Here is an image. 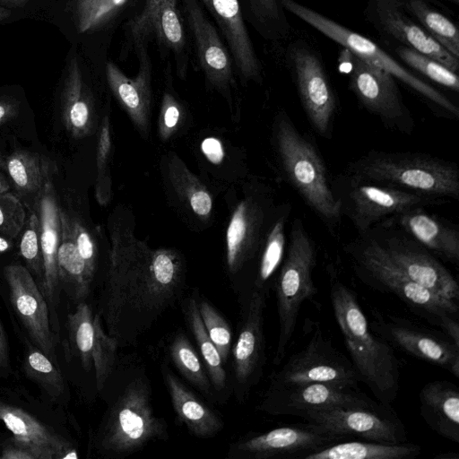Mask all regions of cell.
Listing matches in <instances>:
<instances>
[{"label": "cell", "instance_id": "7dc6e473", "mask_svg": "<svg viewBox=\"0 0 459 459\" xmlns=\"http://www.w3.org/2000/svg\"><path fill=\"white\" fill-rule=\"evenodd\" d=\"M26 213L21 201L11 193L0 194V232L13 238L24 227Z\"/></svg>", "mask_w": 459, "mask_h": 459}, {"label": "cell", "instance_id": "b9f144b4", "mask_svg": "<svg viewBox=\"0 0 459 459\" xmlns=\"http://www.w3.org/2000/svg\"><path fill=\"white\" fill-rule=\"evenodd\" d=\"M26 376L40 386L51 398L56 399L65 391L61 372L47 355L37 347L30 348L23 360Z\"/></svg>", "mask_w": 459, "mask_h": 459}, {"label": "cell", "instance_id": "7a4b0ae2", "mask_svg": "<svg viewBox=\"0 0 459 459\" xmlns=\"http://www.w3.org/2000/svg\"><path fill=\"white\" fill-rule=\"evenodd\" d=\"M330 301L351 362L377 402L391 404L399 391V362L394 348L374 330L355 292L338 280L332 281Z\"/></svg>", "mask_w": 459, "mask_h": 459}, {"label": "cell", "instance_id": "f1b7e54d", "mask_svg": "<svg viewBox=\"0 0 459 459\" xmlns=\"http://www.w3.org/2000/svg\"><path fill=\"white\" fill-rule=\"evenodd\" d=\"M418 207L392 217L404 233L436 256L453 264L459 262L457 229Z\"/></svg>", "mask_w": 459, "mask_h": 459}, {"label": "cell", "instance_id": "9f6ffc18", "mask_svg": "<svg viewBox=\"0 0 459 459\" xmlns=\"http://www.w3.org/2000/svg\"><path fill=\"white\" fill-rule=\"evenodd\" d=\"M10 368L8 336L0 319V372Z\"/></svg>", "mask_w": 459, "mask_h": 459}, {"label": "cell", "instance_id": "ffe728a7", "mask_svg": "<svg viewBox=\"0 0 459 459\" xmlns=\"http://www.w3.org/2000/svg\"><path fill=\"white\" fill-rule=\"evenodd\" d=\"M266 295L267 291L256 288L251 291L233 348V377L239 401L247 398L263 373L265 362L264 313Z\"/></svg>", "mask_w": 459, "mask_h": 459}, {"label": "cell", "instance_id": "4316f807", "mask_svg": "<svg viewBox=\"0 0 459 459\" xmlns=\"http://www.w3.org/2000/svg\"><path fill=\"white\" fill-rule=\"evenodd\" d=\"M0 421L13 438L28 446L38 459H76L72 445L26 411L0 400Z\"/></svg>", "mask_w": 459, "mask_h": 459}, {"label": "cell", "instance_id": "f907efd6", "mask_svg": "<svg viewBox=\"0 0 459 459\" xmlns=\"http://www.w3.org/2000/svg\"><path fill=\"white\" fill-rule=\"evenodd\" d=\"M126 0H99L91 10L81 32H85L105 24L124 5Z\"/></svg>", "mask_w": 459, "mask_h": 459}, {"label": "cell", "instance_id": "7bdbcfd3", "mask_svg": "<svg viewBox=\"0 0 459 459\" xmlns=\"http://www.w3.org/2000/svg\"><path fill=\"white\" fill-rule=\"evenodd\" d=\"M394 50L396 56L411 69L420 73L432 82L458 92L459 78L457 73L453 72L440 62L411 48L394 45Z\"/></svg>", "mask_w": 459, "mask_h": 459}, {"label": "cell", "instance_id": "db71d44e", "mask_svg": "<svg viewBox=\"0 0 459 459\" xmlns=\"http://www.w3.org/2000/svg\"><path fill=\"white\" fill-rule=\"evenodd\" d=\"M20 103L10 97H0V126L13 119L19 113Z\"/></svg>", "mask_w": 459, "mask_h": 459}, {"label": "cell", "instance_id": "60d3db41", "mask_svg": "<svg viewBox=\"0 0 459 459\" xmlns=\"http://www.w3.org/2000/svg\"><path fill=\"white\" fill-rule=\"evenodd\" d=\"M290 212V207L277 217L271 227L265 239L262 253L255 288L266 290V284L280 268L286 251L285 224Z\"/></svg>", "mask_w": 459, "mask_h": 459}, {"label": "cell", "instance_id": "e575fe53", "mask_svg": "<svg viewBox=\"0 0 459 459\" xmlns=\"http://www.w3.org/2000/svg\"><path fill=\"white\" fill-rule=\"evenodd\" d=\"M404 7L439 45L459 58V29L436 0H403Z\"/></svg>", "mask_w": 459, "mask_h": 459}, {"label": "cell", "instance_id": "816d5d0a", "mask_svg": "<svg viewBox=\"0 0 459 459\" xmlns=\"http://www.w3.org/2000/svg\"><path fill=\"white\" fill-rule=\"evenodd\" d=\"M1 459H38L36 454L28 446L12 438L3 446Z\"/></svg>", "mask_w": 459, "mask_h": 459}, {"label": "cell", "instance_id": "be15d7a7", "mask_svg": "<svg viewBox=\"0 0 459 459\" xmlns=\"http://www.w3.org/2000/svg\"><path fill=\"white\" fill-rule=\"evenodd\" d=\"M455 4H459V0H448Z\"/></svg>", "mask_w": 459, "mask_h": 459}, {"label": "cell", "instance_id": "83f0119b", "mask_svg": "<svg viewBox=\"0 0 459 459\" xmlns=\"http://www.w3.org/2000/svg\"><path fill=\"white\" fill-rule=\"evenodd\" d=\"M265 219L264 205L249 196L238 204L226 231V264L235 274L254 255L257 249Z\"/></svg>", "mask_w": 459, "mask_h": 459}, {"label": "cell", "instance_id": "4dcf8cb0", "mask_svg": "<svg viewBox=\"0 0 459 459\" xmlns=\"http://www.w3.org/2000/svg\"><path fill=\"white\" fill-rule=\"evenodd\" d=\"M420 412L426 424L442 437L459 443V389L448 380H434L419 394Z\"/></svg>", "mask_w": 459, "mask_h": 459}, {"label": "cell", "instance_id": "5bb4252c", "mask_svg": "<svg viewBox=\"0 0 459 459\" xmlns=\"http://www.w3.org/2000/svg\"><path fill=\"white\" fill-rule=\"evenodd\" d=\"M348 55L349 88L359 104L386 126L403 134H411L414 121L403 100L394 76L367 64L349 51Z\"/></svg>", "mask_w": 459, "mask_h": 459}, {"label": "cell", "instance_id": "cb8c5ba5", "mask_svg": "<svg viewBox=\"0 0 459 459\" xmlns=\"http://www.w3.org/2000/svg\"><path fill=\"white\" fill-rule=\"evenodd\" d=\"M210 13L225 39L244 82L262 80V66L246 27L238 0H198Z\"/></svg>", "mask_w": 459, "mask_h": 459}, {"label": "cell", "instance_id": "ac0fdd59", "mask_svg": "<svg viewBox=\"0 0 459 459\" xmlns=\"http://www.w3.org/2000/svg\"><path fill=\"white\" fill-rule=\"evenodd\" d=\"M377 402L360 392L359 388L312 383L267 388L257 410L272 416H294L303 419L311 411L333 407L368 406Z\"/></svg>", "mask_w": 459, "mask_h": 459}, {"label": "cell", "instance_id": "ba28073f", "mask_svg": "<svg viewBox=\"0 0 459 459\" xmlns=\"http://www.w3.org/2000/svg\"><path fill=\"white\" fill-rule=\"evenodd\" d=\"M282 7L338 43L362 61L378 67L399 80L449 117L457 119L459 109L446 95L418 77L369 39L295 0H281Z\"/></svg>", "mask_w": 459, "mask_h": 459}, {"label": "cell", "instance_id": "8fae6325", "mask_svg": "<svg viewBox=\"0 0 459 459\" xmlns=\"http://www.w3.org/2000/svg\"><path fill=\"white\" fill-rule=\"evenodd\" d=\"M287 64L312 128L329 139L338 100L320 56L307 43L296 41L288 48Z\"/></svg>", "mask_w": 459, "mask_h": 459}, {"label": "cell", "instance_id": "44dd1931", "mask_svg": "<svg viewBox=\"0 0 459 459\" xmlns=\"http://www.w3.org/2000/svg\"><path fill=\"white\" fill-rule=\"evenodd\" d=\"M388 233L377 239L391 260L416 283L459 304V285L437 256L407 234Z\"/></svg>", "mask_w": 459, "mask_h": 459}, {"label": "cell", "instance_id": "94428289", "mask_svg": "<svg viewBox=\"0 0 459 459\" xmlns=\"http://www.w3.org/2000/svg\"><path fill=\"white\" fill-rule=\"evenodd\" d=\"M11 15V11L4 7L0 6V21L8 18Z\"/></svg>", "mask_w": 459, "mask_h": 459}, {"label": "cell", "instance_id": "7c38bea8", "mask_svg": "<svg viewBox=\"0 0 459 459\" xmlns=\"http://www.w3.org/2000/svg\"><path fill=\"white\" fill-rule=\"evenodd\" d=\"M303 419L342 438L403 443L406 430L390 404L379 402L368 406L333 407L308 411Z\"/></svg>", "mask_w": 459, "mask_h": 459}, {"label": "cell", "instance_id": "9a60e30c", "mask_svg": "<svg viewBox=\"0 0 459 459\" xmlns=\"http://www.w3.org/2000/svg\"><path fill=\"white\" fill-rule=\"evenodd\" d=\"M372 328L392 347L459 377V346L444 333L377 310H374Z\"/></svg>", "mask_w": 459, "mask_h": 459}, {"label": "cell", "instance_id": "30bf717a", "mask_svg": "<svg viewBox=\"0 0 459 459\" xmlns=\"http://www.w3.org/2000/svg\"><path fill=\"white\" fill-rule=\"evenodd\" d=\"M359 382L351 360L317 328L303 349L293 353L279 370L273 372L267 388L312 383L358 388Z\"/></svg>", "mask_w": 459, "mask_h": 459}, {"label": "cell", "instance_id": "277c9868", "mask_svg": "<svg viewBox=\"0 0 459 459\" xmlns=\"http://www.w3.org/2000/svg\"><path fill=\"white\" fill-rule=\"evenodd\" d=\"M273 145L280 171L316 216L334 232L342 213L321 153L281 110L273 124Z\"/></svg>", "mask_w": 459, "mask_h": 459}, {"label": "cell", "instance_id": "e0dca14e", "mask_svg": "<svg viewBox=\"0 0 459 459\" xmlns=\"http://www.w3.org/2000/svg\"><path fill=\"white\" fill-rule=\"evenodd\" d=\"M364 15L379 36L388 43L401 45L428 56L455 73L459 58L428 34L409 13L403 0H365Z\"/></svg>", "mask_w": 459, "mask_h": 459}, {"label": "cell", "instance_id": "8d00e7d4", "mask_svg": "<svg viewBox=\"0 0 459 459\" xmlns=\"http://www.w3.org/2000/svg\"><path fill=\"white\" fill-rule=\"evenodd\" d=\"M182 311L186 325L191 331L199 349L203 363L213 388L221 391L226 387L227 376L220 353L208 336L198 309L196 294L186 298L182 305Z\"/></svg>", "mask_w": 459, "mask_h": 459}, {"label": "cell", "instance_id": "3957f363", "mask_svg": "<svg viewBox=\"0 0 459 459\" xmlns=\"http://www.w3.org/2000/svg\"><path fill=\"white\" fill-rule=\"evenodd\" d=\"M356 274L365 283L391 293L459 346V304L411 280L389 257L376 238L362 237L346 247Z\"/></svg>", "mask_w": 459, "mask_h": 459}, {"label": "cell", "instance_id": "ab89813d", "mask_svg": "<svg viewBox=\"0 0 459 459\" xmlns=\"http://www.w3.org/2000/svg\"><path fill=\"white\" fill-rule=\"evenodd\" d=\"M169 356L179 373L200 392L212 394V385L205 366L183 333H176L169 344Z\"/></svg>", "mask_w": 459, "mask_h": 459}, {"label": "cell", "instance_id": "680465c9", "mask_svg": "<svg viewBox=\"0 0 459 459\" xmlns=\"http://www.w3.org/2000/svg\"><path fill=\"white\" fill-rule=\"evenodd\" d=\"M10 247V242L6 238L0 237V253L9 250Z\"/></svg>", "mask_w": 459, "mask_h": 459}, {"label": "cell", "instance_id": "4fadbf2b", "mask_svg": "<svg viewBox=\"0 0 459 459\" xmlns=\"http://www.w3.org/2000/svg\"><path fill=\"white\" fill-rule=\"evenodd\" d=\"M343 440L321 426L306 421L243 437L230 445L227 457L304 459L310 453Z\"/></svg>", "mask_w": 459, "mask_h": 459}, {"label": "cell", "instance_id": "91938a15", "mask_svg": "<svg viewBox=\"0 0 459 459\" xmlns=\"http://www.w3.org/2000/svg\"><path fill=\"white\" fill-rule=\"evenodd\" d=\"M28 0H0L1 3L13 5V6H21L24 4Z\"/></svg>", "mask_w": 459, "mask_h": 459}, {"label": "cell", "instance_id": "6125c7cd", "mask_svg": "<svg viewBox=\"0 0 459 459\" xmlns=\"http://www.w3.org/2000/svg\"><path fill=\"white\" fill-rule=\"evenodd\" d=\"M9 189V185L6 183V181L0 177V194L5 193Z\"/></svg>", "mask_w": 459, "mask_h": 459}, {"label": "cell", "instance_id": "f5cc1de1", "mask_svg": "<svg viewBox=\"0 0 459 459\" xmlns=\"http://www.w3.org/2000/svg\"><path fill=\"white\" fill-rule=\"evenodd\" d=\"M202 150L212 163L218 164L223 160V148L221 142L216 138H206L202 143Z\"/></svg>", "mask_w": 459, "mask_h": 459}, {"label": "cell", "instance_id": "d6a6232c", "mask_svg": "<svg viewBox=\"0 0 459 459\" xmlns=\"http://www.w3.org/2000/svg\"><path fill=\"white\" fill-rule=\"evenodd\" d=\"M57 273L60 286L74 301L89 295L92 274L81 256L71 228V217L61 210V240L57 250Z\"/></svg>", "mask_w": 459, "mask_h": 459}, {"label": "cell", "instance_id": "1f68e13d", "mask_svg": "<svg viewBox=\"0 0 459 459\" xmlns=\"http://www.w3.org/2000/svg\"><path fill=\"white\" fill-rule=\"evenodd\" d=\"M61 114L66 130L75 138L91 134L95 112L91 96L75 56L70 58L61 93Z\"/></svg>", "mask_w": 459, "mask_h": 459}, {"label": "cell", "instance_id": "603a6c76", "mask_svg": "<svg viewBox=\"0 0 459 459\" xmlns=\"http://www.w3.org/2000/svg\"><path fill=\"white\" fill-rule=\"evenodd\" d=\"M192 33L196 58L207 82L228 97L235 86L233 61L198 0H180Z\"/></svg>", "mask_w": 459, "mask_h": 459}, {"label": "cell", "instance_id": "f546056e", "mask_svg": "<svg viewBox=\"0 0 459 459\" xmlns=\"http://www.w3.org/2000/svg\"><path fill=\"white\" fill-rule=\"evenodd\" d=\"M161 375L178 420L198 438H210L223 428L221 418L191 392L166 363Z\"/></svg>", "mask_w": 459, "mask_h": 459}, {"label": "cell", "instance_id": "9c48e42d", "mask_svg": "<svg viewBox=\"0 0 459 459\" xmlns=\"http://www.w3.org/2000/svg\"><path fill=\"white\" fill-rule=\"evenodd\" d=\"M342 216L351 221L359 234L374 225L409 210L444 202L373 182L359 180L347 173L330 179Z\"/></svg>", "mask_w": 459, "mask_h": 459}, {"label": "cell", "instance_id": "f35d334b", "mask_svg": "<svg viewBox=\"0 0 459 459\" xmlns=\"http://www.w3.org/2000/svg\"><path fill=\"white\" fill-rule=\"evenodd\" d=\"M247 16L262 37L270 40L286 39L291 27L281 0H238Z\"/></svg>", "mask_w": 459, "mask_h": 459}, {"label": "cell", "instance_id": "c3c4849f", "mask_svg": "<svg viewBox=\"0 0 459 459\" xmlns=\"http://www.w3.org/2000/svg\"><path fill=\"white\" fill-rule=\"evenodd\" d=\"M183 109L170 91H165L161 100L158 120V133L162 141H167L178 129L182 121Z\"/></svg>", "mask_w": 459, "mask_h": 459}, {"label": "cell", "instance_id": "5b68a950", "mask_svg": "<svg viewBox=\"0 0 459 459\" xmlns=\"http://www.w3.org/2000/svg\"><path fill=\"white\" fill-rule=\"evenodd\" d=\"M345 173L442 202L459 198L457 165L426 153L372 150L348 163Z\"/></svg>", "mask_w": 459, "mask_h": 459}, {"label": "cell", "instance_id": "6da1fadb", "mask_svg": "<svg viewBox=\"0 0 459 459\" xmlns=\"http://www.w3.org/2000/svg\"><path fill=\"white\" fill-rule=\"evenodd\" d=\"M109 266L100 315L118 347L134 344L183 296L186 266L170 248H152L132 225L117 219L109 225Z\"/></svg>", "mask_w": 459, "mask_h": 459}, {"label": "cell", "instance_id": "8992f818", "mask_svg": "<svg viewBox=\"0 0 459 459\" xmlns=\"http://www.w3.org/2000/svg\"><path fill=\"white\" fill-rule=\"evenodd\" d=\"M316 259L315 241L302 219L296 218L291 223L289 244L274 282L279 323L274 366L281 364L285 358L303 303L317 294L312 277Z\"/></svg>", "mask_w": 459, "mask_h": 459}, {"label": "cell", "instance_id": "ee69618b", "mask_svg": "<svg viewBox=\"0 0 459 459\" xmlns=\"http://www.w3.org/2000/svg\"><path fill=\"white\" fill-rule=\"evenodd\" d=\"M112 140L110 122L106 116L101 122L97 145V180L95 194L100 204L106 205L111 196V178L108 160L111 156Z\"/></svg>", "mask_w": 459, "mask_h": 459}, {"label": "cell", "instance_id": "6f0895ef", "mask_svg": "<svg viewBox=\"0 0 459 459\" xmlns=\"http://www.w3.org/2000/svg\"><path fill=\"white\" fill-rule=\"evenodd\" d=\"M435 459H459V455L454 452H446L436 455Z\"/></svg>", "mask_w": 459, "mask_h": 459}, {"label": "cell", "instance_id": "2e32d148", "mask_svg": "<svg viewBox=\"0 0 459 459\" xmlns=\"http://www.w3.org/2000/svg\"><path fill=\"white\" fill-rule=\"evenodd\" d=\"M126 36L134 49L155 40L160 50L174 56L178 75L186 77L189 48L177 0H145L143 11L128 22Z\"/></svg>", "mask_w": 459, "mask_h": 459}, {"label": "cell", "instance_id": "74e56055", "mask_svg": "<svg viewBox=\"0 0 459 459\" xmlns=\"http://www.w3.org/2000/svg\"><path fill=\"white\" fill-rule=\"evenodd\" d=\"M167 164L168 178L175 192L196 216L208 218L212 210V198L208 189L177 154L170 153Z\"/></svg>", "mask_w": 459, "mask_h": 459}, {"label": "cell", "instance_id": "7402d4cb", "mask_svg": "<svg viewBox=\"0 0 459 459\" xmlns=\"http://www.w3.org/2000/svg\"><path fill=\"white\" fill-rule=\"evenodd\" d=\"M11 303L36 347L55 364L57 359L47 300L30 270L13 264L4 267Z\"/></svg>", "mask_w": 459, "mask_h": 459}, {"label": "cell", "instance_id": "681fc988", "mask_svg": "<svg viewBox=\"0 0 459 459\" xmlns=\"http://www.w3.org/2000/svg\"><path fill=\"white\" fill-rule=\"evenodd\" d=\"M71 228L77 249L90 272L94 274L98 258L96 242L79 220L71 217Z\"/></svg>", "mask_w": 459, "mask_h": 459}, {"label": "cell", "instance_id": "bcb514c9", "mask_svg": "<svg viewBox=\"0 0 459 459\" xmlns=\"http://www.w3.org/2000/svg\"><path fill=\"white\" fill-rule=\"evenodd\" d=\"M20 253L30 273L37 275L39 285L43 273V260L40 245V223L37 213L32 212L20 242Z\"/></svg>", "mask_w": 459, "mask_h": 459}, {"label": "cell", "instance_id": "484cf974", "mask_svg": "<svg viewBox=\"0 0 459 459\" xmlns=\"http://www.w3.org/2000/svg\"><path fill=\"white\" fill-rule=\"evenodd\" d=\"M37 212L40 223V245L43 273L40 290L47 300L56 304L59 299L60 282L57 273V250L61 240V208L52 179L37 195Z\"/></svg>", "mask_w": 459, "mask_h": 459}, {"label": "cell", "instance_id": "f6af8a7d", "mask_svg": "<svg viewBox=\"0 0 459 459\" xmlns=\"http://www.w3.org/2000/svg\"><path fill=\"white\" fill-rule=\"evenodd\" d=\"M198 309L205 331L225 364L231 348V330L228 322L205 299H198Z\"/></svg>", "mask_w": 459, "mask_h": 459}, {"label": "cell", "instance_id": "d4e9b609", "mask_svg": "<svg viewBox=\"0 0 459 459\" xmlns=\"http://www.w3.org/2000/svg\"><path fill=\"white\" fill-rule=\"evenodd\" d=\"M138 56L139 70L135 77L126 76L113 62L106 65L108 86L134 126L143 134L150 131L152 102V63L146 45L134 49Z\"/></svg>", "mask_w": 459, "mask_h": 459}, {"label": "cell", "instance_id": "52a82bcc", "mask_svg": "<svg viewBox=\"0 0 459 459\" xmlns=\"http://www.w3.org/2000/svg\"><path fill=\"white\" fill-rule=\"evenodd\" d=\"M148 379L136 377L112 405L99 436L100 450L121 457L134 453L150 442L167 439L168 427L152 405Z\"/></svg>", "mask_w": 459, "mask_h": 459}, {"label": "cell", "instance_id": "d6986e66", "mask_svg": "<svg viewBox=\"0 0 459 459\" xmlns=\"http://www.w3.org/2000/svg\"><path fill=\"white\" fill-rule=\"evenodd\" d=\"M67 333L71 352L85 371L94 368L97 389L102 390L114 368L117 342L103 328L100 313L83 301L68 315Z\"/></svg>", "mask_w": 459, "mask_h": 459}, {"label": "cell", "instance_id": "11a10c76", "mask_svg": "<svg viewBox=\"0 0 459 459\" xmlns=\"http://www.w3.org/2000/svg\"><path fill=\"white\" fill-rule=\"evenodd\" d=\"M98 1L99 0H75V12L80 32Z\"/></svg>", "mask_w": 459, "mask_h": 459}, {"label": "cell", "instance_id": "836d02e7", "mask_svg": "<svg viewBox=\"0 0 459 459\" xmlns=\"http://www.w3.org/2000/svg\"><path fill=\"white\" fill-rule=\"evenodd\" d=\"M420 452V446L405 442L341 441L310 453L304 459H413Z\"/></svg>", "mask_w": 459, "mask_h": 459}, {"label": "cell", "instance_id": "d590c367", "mask_svg": "<svg viewBox=\"0 0 459 459\" xmlns=\"http://www.w3.org/2000/svg\"><path fill=\"white\" fill-rule=\"evenodd\" d=\"M4 168L18 193L37 194L52 179L54 165L45 156L28 151H17L4 161Z\"/></svg>", "mask_w": 459, "mask_h": 459}]
</instances>
